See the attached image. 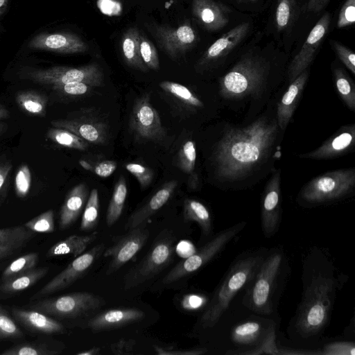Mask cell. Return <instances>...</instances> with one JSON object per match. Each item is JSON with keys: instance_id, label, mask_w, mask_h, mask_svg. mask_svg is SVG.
<instances>
[{"instance_id": "obj_40", "label": "cell", "mask_w": 355, "mask_h": 355, "mask_svg": "<svg viewBox=\"0 0 355 355\" xmlns=\"http://www.w3.org/2000/svg\"><path fill=\"white\" fill-rule=\"evenodd\" d=\"M47 137L62 147L79 150H85L89 144L72 132L62 128H52L47 132Z\"/></svg>"}, {"instance_id": "obj_60", "label": "cell", "mask_w": 355, "mask_h": 355, "mask_svg": "<svg viewBox=\"0 0 355 355\" xmlns=\"http://www.w3.org/2000/svg\"><path fill=\"white\" fill-rule=\"evenodd\" d=\"M9 116V112L8 110L0 103V120L6 119Z\"/></svg>"}, {"instance_id": "obj_26", "label": "cell", "mask_w": 355, "mask_h": 355, "mask_svg": "<svg viewBox=\"0 0 355 355\" xmlns=\"http://www.w3.org/2000/svg\"><path fill=\"white\" fill-rule=\"evenodd\" d=\"M177 186L178 182L175 180L164 183L145 204L130 216L125 229L130 230L142 225L168 202Z\"/></svg>"}, {"instance_id": "obj_12", "label": "cell", "mask_w": 355, "mask_h": 355, "mask_svg": "<svg viewBox=\"0 0 355 355\" xmlns=\"http://www.w3.org/2000/svg\"><path fill=\"white\" fill-rule=\"evenodd\" d=\"M149 29L162 51L172 59L183 56L198 41V34L188 20L177 26L152 24Z\"/></svg>"}, {"instance_id": "obj_8", "label": "cell", "mask_w": 355, "mask_h": 355, "mask_svg": "<svg viewBox=\"0 0 355 355\" xmlns=\"http://www.w3.org/2000/svg\"><path fill=\"white\" fill-rule=\"evenodd\" d=\"M246 221H241L228 227L210 239L198 250L178 262L164 277V284H171L186 277L207 265L216 258L245 227Z\"/></svg>"}, {"instance_id": "obj_44", "label": "cell", "mask_w": 355, "mask_h": 355, "mask_svg": "<svg viewBox=\"0 0 355 355\" xmlns=\"http://www.w3.org/2000/svg\"><path fill=\"white\" fill-rule=\"evenodd\" d=\"M24 334L7 311L0 305V340H17Z\"/></svg>"}, {"instance_id": "obj_6", "label": "cell", "mask_w": 355, "mask_h": 355, "mask_svg": "<svg viewBox=\"0 0 355 355\" xmlns=\"http://www.w3.org/2000/svg\"><path fill=\"white\" fill-rule=\"evenodd\" d=\"M277 318L264 316L249 311L229 327L225 326L223 342L225 354L247 355L261 345L271 335L276 334Z\"/></svg>"}, {"instance_id": "obj_51", "label": "cell", "mask_w": 355, "mask_h": 355, "mask_svg": "<svg viewBox=\"0 0 355 355\" xmlns=\"http://www.w3.org/2000/svg\"><path fill=\"white\" fill-rule=\"evenodd\" d=\"M355 0H346L342 6L337 20V28H344L354 24Z\"/></svg>"}, {"instance_id": "obj_22", "label": "cell", "mask_w": 355, "mask_h": 355, "mask_svg": "<svg viewBox=\"0 0 355 355\" xmlns=\"http://www.w3.org/2000/svg\"><path fill=\"white\" fill-rule=\"evenodd\" d=\"M191 10L196 21L208 31L220 30L229 22V8L214 0H192Z\"/></svg>"}, {"instance_id": "obj_1", "label": "cell", "mask_w": 355, "mask_h": 355, "mask_svg": "<svg viewBox=\"0 0 355 355\" xmlns=\"http://www.w3.org/2000/svg\"><path fill=\"white\" fill-rule=\"evenodd\" d=\"M280 132L276 114H263L245 126L226 125L211 158L216 180L227 189L257 180L272 164Z\"/></svg>"}, {"instance_id": "obj_20", "label": "cell", "mask_w": 355, "mask_h": 355, "mask_svg": "<svg viewBox=\"0 0 355 355\" xmlns=\"http://www.w3.org/2000/svg\"><path fill=\"white\" fill-rule=\"evenodd\" d=\"M51 124L56 128L67 129L94 144H104L107 141L106 124L94 117L83 116L74 119L55 120L51 121Z\"/></svg>"}, {"instance_id": "obj_27", "label": "cell", "mask_w": 355, "mask_h": 355, "mask_svg": "<svg viewBox=\"0 0 355 355\" xmlns=\"http://www.w3.org/2000/svg\"><path fill=\"white\" fill-rule=\"evenodd\" d=\"M88 196V189L84 183L77 184L69 192L60 212V230H66L75 223L85 206Z\"/></svg>"}, {"instance_id": "obj_16", "label": "cell", "mask_w": 355, "mask_h": 355, "mask_svg": "<svg viewBox=\"0 0 355 355\" xmlns=\"http://www.w3.org/2000/svg\"><path fill=\"white\" fill-rule=\"evenodd\" d=\"M331 22L329 12L324 13L313 26L299 52L291 60L288 69V80L291 83L312 63L324 41Z\"/></svg>"}, {"instance_id": "obj_49", "label": "cell", "mask_w": 355, "mask_h": 355, "mask_svg": "<svg viewBox=\"0 0 355 355\" xmlns=\"http://www.w3.org/2000/svg\"><path fill=\"white\" fill-rule=\"evenodd\" d=\"M319 351L323 355H354L355 344L352 341H336L325 344Z\"/></svg>"}, {"instance_id": "obj_52", "label": "cell", "mask_w": 355, "mask_h": 355, "mask_svg": "<svg viewBox=\"0 0 355 355\" xmlns=\"http://www.w3.org/2000/svg\"><path fill=\"white\" fill-rule=\"evenodd\" d=\"M52 87L58 93L76 96L86 94L95 87L85 83L76 82L55 85Z\"/></svg>"}, {"instance_id": "obj_55", "label": "cell", "mask_w": 355, "mask_h": 355, "mask_svg": "<svg viewBox=\"0 0 355 355\" xmlns=\"http://www.w3.org/2000/svg\"><path fill=\"white\" fill-rule=\"evenodd\" d=\"M116 166L117 164L115 161L105 160L96 163L94 166H92L90 171L101 178H107L115 171Z\"/></svg>"}, {"instance_id": "obj_17", "label": "cell", "mask_w": 355, "mask_h": 355, "mask_svg": "<svg viewBox=\"0 0 355 355\" xmlns=\"http://www.w3.org/2000/svg\"><path fill=\"white\" fill-rule=\"evenodd\" d=\"M280 169L272 175L265 187L261 205V227L265 238L277 233L282 219Z\"/></svg>"}, {"instance_id": "obj_24", "label": "cell", "mask_w": 355, "mask_h": 355, "mask_svg": "<svg viewBox=\"0 0 355 355\" xmlns=\"http://www.w3.org/2000/svg\"><path fill=\"white\" fill-rule=\"evenodd\" d=\"M15 320L28 330L43 334H59L65 331L64 327L51 316L33 309L13 308Z\"/></svg>"}, {"instance_id": "obj_34", "label": "cell", "mask_w": 355, "mask_h": 355, "mask_svg": "<svg viewBox=\"0 0 355 355\" xmlns=\"http://www.w3.org/2000/svg\"><path fill=\"white\" fill-rule=\"evenodd\" d=\"M159 85L166 94L189 110L196 111L204 107V103L199 97L182 84L165 80L161 82Z\"/></svg>"}, {"instance_id": "obj_39", "label": "cell", "mask_w": 355, "mask_h": 355, "mask_svg": "<svg viewBox=\"0 0 355 355\" xmlns=\"http://www.w3.org/2000/svg\"><path fill=\"white\" fill-rule=\"evenodd\" d=\"M60 353L59 349L46 342L33 341L23 343L5 349L1 355H55Z\"/></svg>"}, {"instance_id": "obj_50", "label": "cell", "mask_w": 355, "mask_h": 355, "mask_svg": "<svg viewBox=\"0 0 355 355\" xmlns=\"http://www.w3.org/2000/svg\"><path fill=\"white\" fill-rule=\"evenodd\" d=\"M330 45L336 53L341 62L349 69L351 73L355 74V55L354 53L342 43L330 40Z\"/></svg>"}, {"instance_id": "obj_61", "label": "cell", "mask_w": 355, "mask_h": 355, "mask_svg": "<svg viewBox=\"0 0 355 355\" xmlns=\"http://www.w3.org/2000/svg\"><path fill=\"white\" fill-rule=\"evenodd\" d=\"M9 0H0V16L6 11Z\"/></svg>"}, {"instance_id": "obj_15", "label": "cell", "mask_w": 355, "mask_h": 355, "mask_svg": "<svg viewBox=\"0 0 355 355\" xmlns=\"http://www.w3.org/2000/svg\"><path fill=\"white\" fill-rule=\"evenodd\" d=\"M149 234V231L142 224L115 239L114 243L103 253L104 257H111L106 274L116 272L132 259L146 244Z\"/></svg>"}, {"instance_id": "obj_5", "label": "cell", "mask_w": 355, "mask_h": 355, "mask_svg": "<svg viewBox=\"0 0 355 355\" xmlns=\"http://www.w3.org/2000/svg\"><path fill=\"white\" fill-rule=\"evenodd\" d=\"M261 248L239 254L232 262L200 317L197 327L211 329L227 310L235 297L252 279L267 252Z\"/></svg>"}, {"instance_id": "obj_43", "label": "cell", "mask_w": 355, "mask_h": 355, "mask_svg": "<svg viewBox=\"0 0 355 355\" xmlns=\"http://www.w3.org/2000/svg\"><path fill=\"white\" fill-rule=\"evenodd\" d=\"M139 53L141 60L148 69L158 70L159 59L153 43L140 31L139 38Z\"/></svg>"}, {"instance_id": "obj_4", "label": "cell", "mask_w": 355, "mask_h": 355, "mask_svg": "<svg viewBox=\"0 0 355 355\" xmlns=\"http://www.w3.org/2000/svg\"><path fill=\"white\" fill-rule=\"evenodd\" d=\"M272 64L251 51L242 55L219 80V94L232 102L259 101L271 90Z\"/></svg>"}, {"instance_id": "obj_59", "label": "cell", "mask_w": 355, "mask_h": 355, "mask_svg": "<svg viewBox=\"0 0 355 355\" xmlns=\"http://www.w3.org/2000/svg\"><path fill=\"white\" fill-rule=\"evenodd\" d=\"M100 348L98 347H92L91 349H87L84 352H81L78 353V355H96L100 353Z\"/></svg>"}, {"instance_id": "obj_47", "label": "cell", "mask_w": 355, "mask_h": 355, "mask_svg": "<svg viewBox=\"0 0 355 355\" xmlns=\"http://www.w3.org/2000/svg\"><path fill=\"white\" fill-rule=\"evenodd\" d=\"M209 298L202 293H189L184 295L180 300V306L187 311H204Z\"/></svg>"}, {"instance_id": "obj_57", "label": "cell", "mask_w": 355, "mask_h": 355, "mask_svg": "<svg viewBox=\"0 0 355 355\" xmlns=\"http://www.w3.org/2000/svg\"><path fill=\"white\" fill-rule=\"evenodd\" d=\"M135 341L133 340L121 339L111 346L114 354H132L134 353Z\"/></svg>"}, {"instance_id": "obj_63", "label": "cell", "mask_w": 355, "mask_h": 355, "mask_svg": "<svg viewBox=\"0 0 355 355\" xmlns=\"http://www.w3.org/2000/svg\"><path fill=\"white\" fill-rule=\"evenodd\" d=\"M4 130V124L1 122H0V134L3 132Z\"/></svg>"}, {"instance_id": "obj_21", "label": "cell", "mask_w": 355, "mask_h": 355, "mask_svg": "<svg viewBox=\"0 0 355 355\" xmlns=\"http://www.w3.org/2000/svg\"><path fill=\"white\" fill-rule=\"evenodd\" d=\"M355 125L343 126L317 149L300 157L311 159H329L344 155L354 146Z\"/></svg>"}, {"instance_id": "obj_35", "label": "cell", "mask_w": 355, "mask_h": 355, "mask_svg": "<svg viewBox=\"0 0 355 355\" xmlns=\"http://www.w3.org/2000/svg\"><path fill=\"white\" fill-rule=\"evenodd\" d=\"M196 157V144L189 139L179 150L176 159V165L180 170L190 176L189 184L193 189H196L198 184V178L195 173Z\"/></svg>"}, {"instance_id": "obj_37", "label": "cell", "mask_w": 355, "mask_h": 355, "mask_svg": "<svg viewBox=\"0 0 355 355\" xmlns=\"http://www.w3.org/2000/svg\"><path fill=\"white\" fill-rule=\"evenodd\" d=\"M127 193L125 179L123 176H121L114 185L112 198L107 207L106 214V223L107 226L113 225L120 218L123 209Z\"/></svg>"}, {"instance_id": "obj_38", "label": "cell", "mask_w": 355, "mask_h": 355, "mask_svg": "<svg viewBox=\"0 0 355 355\" xmlns=\"http://www.w3.org/2000/svg\"><path fill=\"white\" fill-rule=\"evenodd\" d=\"M336 87L339 96L352 111L355 110V86L347 73L340 67L333 70Z\"/></svg>"}, {"instance_id": "obj_18", "label": "cell", "mask_w": 355, "mask_h": 355, "mask_svg": "<svg viewBox=\"0 0 355 355\" xmlns=\"http://www.w3.org/2000/svg\"><path fill=\"white\" fill-rule=\"evenodd\" d=\"M33 49L64 54L83 53L88 51V44L76 34L69 33H42L29 42Z\"/></svg>"}, {"instance_id": "obj_13", "label": "cell", "mask_w": 355, "mask_h": 355, "mask_svg": "<svg viewBox=\"0 0 355 355\" xmlns=\"http://www.w3.org/2000/svg\"><path fill=\"white\" fill-rule=\"evenodd\" d=\"M129 127L134 137L140 141L160 142L166 137V130L148 94L135 102L130 116Z\"/></svg>"}, {"instance_id": "obj_9", "label": "cell", "mask_w": 355, "mask_h": 355, "mask_svg": "<svg viewBox=\"0 0 355 355\" xmlns=\"http://www.w3.org/2000/svg\"><path fill=\"white\" fill-rule=\"evenodd\" d=\"M175 241L171 233L161 232L146 256L124 276L123 288L139 286L165 269L173 261Z\"/></svg>"}, {"instance_id": "obj_31", "label": "cell", "mask_w": 355, "mask_h": 355, "mask_svg": "<svg viewBox=\"0 0 355 355\" xmlns=\"http://www.w3.org/2000/svg\"><path fill=\"white\" fill-rule=\"evenodd\" d=\"M140 31L137 27L128 28L123 34L121 41V53L125 62L135 69L147 71L139 53V38Z\"/></svg>"}, {"instance_id": "obj_2", "label": "cell", "mask_w": 355, "mask_h": 355, "mask_svg": "<svg viewBox=\"0 0 355 355\" xmlns=\"http://www.w3.org/2000/svg\"><path fill=\"white\" fill-rule=\"evenodd\" d=\"M302 293L288 334L304 347H315L328 327L340 279L329 255L312 248L303 261Z\"/></svg>"}, {"instance_id": "obj_3", "label": "cell", "mask_w": 355, "mask_h": 355, "mask_svg": "<svg viewBox=\"0 0 355 355\" xmlns=\"http://www.w3.org/2000/svg\"><path fill=\"white\" fill-rule=\"evenodd\" d=\"M289 274L282 248L268 249L252 279L243 288L241 304L252 312L277 318V309Z\"/></svg>"}, {"instance_id": "obj_36", "label": "cell", "mask_w": 355, "mask_h": 355, "mask_svg": "<svg viewBox=\"0 0 355 355\" xmlns=\"http://www.w3.org/2000/svg\"><path fill=\"white\" fill-rule=\"evenodd\" d=\"M18 106L24 112L39 116H45L47 97L35 91L19 92L15 97Z\"/></svg>"}, {"instance_id": "obj_46", "label": "cell", "mask_w": 355, "mask_h": 355, "mask_svg": "<svg viewBox=\"0 0 355 355\" xmlns=\"http://www.w3.org/2000/svg\"><path fill=\"white\" fill-rule=\"evenodd\" d=\"M125 167L137 180L141 188L145 189L151 183L154 173L150 168L137 162L128 163Z\"/></svg>"}, {"instance_id": "obj_33", "label": "cell", "mask_w": 355, "mask_h": 355, "mask_svg": "<svg viewBox=\"0 0 355 355\" xmlns=\"http://www.w3.org/2000/svg\"><path fill=\"white\" fill-rule=\"evenodd\" d=\"M301 0H277L274 21L277 31L284 32L292 28L300 12Z\"/></svg>"}, {"instance_id": "obj_14", "label": "cell", "mask_w": 355, "mask_h": 355, "mask_svg": "<svg viewBox=\"0 0 355 355\" xmlns=\"http://www.w3.org/2000/svg\"><path fill=\"white\" fill-rule=\"evenodd\" d=\"M104 248V244L100 243L76 257L62 271L37 292L31 300H40L71 286L86 274Z\"/></svg>"}, {"instance_id": "obj_28", "label": "cell", "mask_w": 355, "mask_h": 355, "mask_svg": "<svg viewBox=\"0 0 355 355\" xmlns=\"http://www.w3.org/2000/svg\"><path fill=\"white\" fill-rule=\"evenodd\" d=\"M35 235L24 225L0 229V261L19 251Z\"/></svg>"}, {"instance_id": "obj_32", "label": "cell", "mask_w": 355, "mask_h": 355, "mask_svg": "<svg viewBox=\"0 0 355 355\" xmlns=\"http://www.w3.org/2000/svg\"><path fill=\"white\" fill-rule=\"evenodd\" d=\"M48 272L47 268H34L7 279L0 286V291L5 294H15L35 285Z\"/></svg>"}, {"instance_id": "obj_56", "label": "cell", "mask_w": 355, "mask_h": 355, "mask_svg": "<svg viewBox=\"0 0 355 355\" xmlns=\"http://www.w3.org/2000/svg\"><path fill=\"white\" fill-rule=\"evenodd\" d=\"M12 169L9 162H0V205L5 198L8 178Z\"/></svg>"}, {"instance_id": "obj_45", "label": "cell", "mask_w": 355, "mask_h": 355, "mask_svg": "<svg viewBox=\"0 0 355 355\" xmlns=\"http://www.w3.org/2000/svg\"><path fill=\"white\" fill-rule=\"evenodd\" d=\"M24 225L35 233H51L55 230L53 211L48 210L26 222Z\"/></svg>"}, {"instance_id": "obj_54", "label": "cell", "mask_w": 355, "mask_h": 355, "mask_svg": "<svg viewBox=\"0 0 355 355\" xmlns=\"http://www.w3.org/2000/svg\"><path fill=\"white\" fill-rule=\"evenodd\" d=\"M279 354V348L277 346L276 334L271 335L261 345L250 351L247 355L257 354Z\"/></svg>"}, {"instance_id": "obj_62", "label": "cell", "mask_w": 355, "mask_h": 355, "mask_svg": "<svg viewBox=\"0 0 355 355\" xmlns=\"http://www.w3.org/2000/svg\"><path fill=\"white\" fill-rule=\"evenodd\" d=\"M234 1L239 3H254L257 0H234Z\"/></svg>"}, {"instance_id": "obj_11", "label": "cell", "mask_w": 355, "mask_h": 355, "mask_svg": "<svg viewBox=\"0 0 355 355\" xmlns=\"http://www.w3.org/2000/svg\"><path fill=\"white\" fill-rule=\"evenodd\" d=\"M103 303V300L94 293L76 292L39 300L30 308L53 317L72 318L94 311Z\"/></svg>"}, {"instance_id": "obj_30", "label": "cell", "mask_w": 355, "mask_h": 355, "mask_svg": "<svg viewBox=\"0 0 355 355\" xmlns=\"http://www.w3.org/2000/svg\"><path fill=\"white\" fill-rule=\"evenodd\" d=\"M97 236V232L89 235H71L55 243L47 252V257L71 254L77 257L84 252Z\"/></svg>"}, {"instance_id": "obj_48", "label": "cell", "mask_w": 355, "mask_h": 355, "mask_svg": "<svg viewBox=\"0 0 355 355\" xmlns=\"http://www.w3.org/2000/svg\"><path fill=\"white\" fill-rule=\"evenodd\" d=\"M31 183V173L29 167L21 165L15 175V189L16 194L19 198H24L28 193Z\"/></svg>"}, {"instance_id": "obj_10", "label": "cell", "mask_w": 355, "mask_h": 355, "mask_svg": "<svg viewBox=\"0 0 355 355\" xmlns=\"http://www.w3.org/2000/svg\"><path fill=\"white\" fill-rule=\"evenodd\" d=\"M23 75L32 81L51 87L80 82L96 87L102 85L104 78L101 67L95 62L78 67L57 66L45 69H32Z\"/></svg>"}, {"instance_id": "obj_41", "label": "cell", "mask_w": 355, "mask_h": 355, "mask_svg": "<svg viewBox=\"0 0 355 355\" xmlns=\"http://www.w3.org/2000/svg\"><path fill=\"white\" fill-rule=\"evenodd\" d=\"M38 261V254L31 252L24 254L11 262L2 273V281L4 282L13 277L34 269Z\"/></svg>"}, {"instance_id": "obj_25", "label": "cell", "mask_w": 355, "mask_h": 355, "mask_svg": "<svg viewBox=\"0 0 355 355\" xmlns=\"http://www.w3.org/2000/svg\"><path fill=\"white\" fill-rule=\"evenodd\" d=\"M309 74L308 69L293 80L277 104L276 118L279 129L283 132L288 125L298 104Z\"/></svg>"}, {"instance_id": "obj_7", "label": "cell", "mask_w": 355, "mask_h": 355, "mask_svg": "<svg viewBox=\"0 0 355 355\" xmlns=\"http://www.w3.org/2000/svg\"><path fill=\"white\" fill-rule=\"evenodd\" d=\"M355 169H338L321 174L306 183L297 199L305 205H318L342 199L354 191Z\"/></svg>"}, {"instance_id": "obj_23", "label": "cell", "mask_w": 355, "mask_h": 355, "mask_svg": "<svg viewBox=\"0 0 355 355\" xmlns=\"http://www.w3.org/2000/svg\"><path fill=\"white\" fill-rule=\"evenodd\" d=\"M144 318V311L139 309H108L92 318L87 322V327L95 331L112 329L137 322Z\"/></svg>"}, {"instance_id": "obj_53", "label": "cell", "mask_w": 355, "mask_h": 355, "mask_svg": "<svg viewBox=\"0 0 355 355\" xmlns=\"http://www.w3.org/2000/svg\"><path fill=\"white\" fill-rule=\"evenodd\" d=\"M155 351L159 355H200L207 352V349L205 347H196L191 349H177L171 347H161L155 346Z\"/></svg>"}, {"instance_id": "obj_19", "label": "cell", "mask_w": 355, "mask_h": 355, "mask_svg": "<svg viewBox=\"0 0 355 355\" xmlns=\"http://www.w3.org/2000/svg\"><path fill=\"white\" fill-rule=\"evenodd\" d=\"M250 29V23L243 22L223 34L207 49L198 66L207 67L225 58L244 40Z\"/></svg>"}, {"instance_id": "obj_58", "label": "cell", "mask_w": 355, "mask_h": 355, "mask_svg": "<svg viewBox=\"0 0 355 355\" xmlns=\"http://www.w3.org/2000/svg\"><path fill=\"white\" fill-rule=\"evenodd\" d=\"M331 0H308L307 11L313 13H318L322 11Z\"/></svg>"}, {"instance_id": "obj_29", "label": "cell", "mask_w": 355, "mask_h": 355, "mask_svg": "<svg viewBox=\"0 0 355 355\" xmlns=\"http://www.w3.org/2000/svg\"><path fill=\"white\" fill-rule=\"evenodd\" d=\"M183 216L186 222L196 223L201 230L202 237L211 238L213 221L208 208L201 202L187 198L184 201Z\"/></svg>"}, {"instance_id": "obj_42", "label": "cell", "mask_w": 355, "mask_h": 355, "mask_svg": "<svg viewBox=\"0 0 355 355\" xmlns=\"http://www.w3.org/2000/svg\"><path fill=\"white\" fill-rule=\"evenodd\" d=\"M98 192L96 189H93L88 196L85 206L81 219L80 230L83 231H90L93 230L98 223Z\"/></svg>"}]
</instances>
